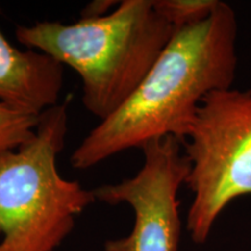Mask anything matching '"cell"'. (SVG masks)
Here are the masks:
<instances>
[{"label":"cell","instance_id":"obj_1","mask_svg":"<svg viewBox=\"0 0 251 251\" xmlns=\"http://www.w3.org/2000/svg\"><path fill=\"white\" fill-rule=\"evenodd\" d=\"M236 37V14L224 1L205 21L175 31L129 99L80 141L72 168L86 170L163 137L183 143L202 100L233 85Z\"/></svg>","mask_w":251,"mask_h":251},{"label":"cell","instance_id":"obj_2","mask_svg":"<svg viewBox=\"0 0 251 251\" xmlns=\"http://www.w3.org/2000/svg\"><path fill=\"white\" fill-rule=\"evenodd\" d=\"M175 31L152 0H122L105 17L23 25L15 37L76 72L84 107L102 121L129 99Z\"/></svg>","mask_w":251,"mask_h":251},{"label":"cell","instance_id":"obj_3","mask_svg":"<svg viewBox=\"0 0 251 251\" xmlns=\"http://www.w3.org/2000/svg\"><path fill=\"white\" fill-rule=\"evenodd\" d=\"M67 133L65 100L41 114L29 141L0 153V251H56L97 201L93 190L59 174Z\"/></svg>","mask_w":251,"mask_h":251},{"label":"cell","instance_id":"obj_4","mask_svg":"<svg viewBox=\"0 0 251 251\" xmlns=\"http://www.w3.org/2000/svg\"><path fill=\"white\" fill-rule=\"evenodd\" d=\"M181 146L191 164L185 184L193 193L186 227L201 244L229 203L251 196V90L209 93Z\"/></svg>","mask_w":251,"mask_h":251},{"label":"cell","instance_id":"obj_5","mask_svg":"<svg viewBox=\"0 0 251 251\" xmlns=\"http://www.w3.org/2000/svg\"><path fill=\"white\" fill-rule=\"evenodd\" d=\"M141 150L143 165L136 175L93 190L97 201L126 203L134 212L130 233L107 241L105 251H178V191L186 183L190 161L174 136L153 140Z\"/></svg>","mask_w":251,"mask_h":251},{"label":"cell","instance_id":"obj_6","mask_svg":"<svg viewBox=\"0 0 251 251\" xmlns=\"http://www.w3.org/2000/svg\"><path fill=\"white\" fill-rule=\"evenodd\" d=\"M64 84V67L34 49L20 50L0 29V101L41 115L58 105Z\"/></svg>","mask_w":251,"mask_h":251},{"label":"cell","instance_id":"obj_7","mask_svg":"<svg viewBox=\"0 0 251 251\" xmlns=\"http://www.w3.org/2000/svg\"><path fill=\"white\" fill-rule=\"evenodd\" d=\"M156 12L177 31L211 17L219 0H152Z\"/></svg>","mask_w":251,"mask_h":251},{"label":"cell","instance_id":"obj_8","mask_svg":"<svg viewBox=\"0 0 251 251\" xmlns=\"http://www.w3.org/2000/svg\"><path fill=\"white\" fill-rule=\"evenodd\" d=\"M41 115L20 111L0 101V153L18 149L35 134Z\"/></svg>","mask_w":251,"mask_h":251},{"label":"cell","instance_id":"obj_9","mask_svg":"<svg viewBox=\"0 0 251 251\" xmlns=\"http://www.w3.org/2000/svg\"><path fill=\"white\" fill-rule=\"evenodd\" d=\"M120 1L113 0H94L87 4L80 13V20H90V19H98L105 17L119 5Z\"/></svg>","mask_w":251,"mask_h":251}]
</instances>
